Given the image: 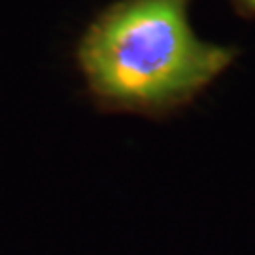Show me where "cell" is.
<instances>
[{
  "instance_id": "2",
  "label": "cell",
  "mask_w": 255,
  "mask_h": 255,
  "mask_svg": "<svg viewBox=\"0 0 255 255\" xmlns=\"http://www.w3.org/2000/svg\"><path fill=\"white\" fill-rule=\"evenodd\" d=\"M231 4L238 15L248 19L255 17V0H231Z\"/></svg>"
},
{
  "instance_id": "1",
  "label": "cell",
  "mask_w": 255,
  "mask_h": 255,
  "mask_svg": "<svg viewBox=\"0 0 255 255\" xmlns=\"http://www.w3.org/2000/svg\"><path fill=\"white\" fill-rule=\"evenodd\" d=\"M191 0H118L95 17L78 64L101 108L166 116L201 95L238 49L212 44L189 23Z\"/></svg>"
}]
</instances>
